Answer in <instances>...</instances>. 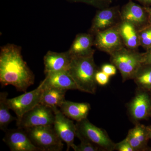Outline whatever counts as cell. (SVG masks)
<instances>
[{
    "label": "cell",
    "instance_id": "cell-26",
    "mask_svg": "<svg viewBox=\"0 0 151 151\" xmlns=\"http://www.w3.org/2000/svg\"><path fill=\"white\" fill-rule=\"evenodd\" d=\"M95 81L97 84L100 86H105L106 85L110 79V76L103 72L102 70L97 71L95 74Z\"/></svg>",
    "mask_w": 151,
    "mask_h": 151
},
{
    "label": "cell",
    "instance_id": "cell-21",
    "mask_svg": "<svg viewBox=\"0 0 151 151\" xmlns=\"http://www.w3.org/2000/svg\"><path fill=\"white\" fill-rule=\"evenodd\" d=\"M8 95L7 92L0 93V129L4 132L8 129V127L11 122L17 120V117L15 118L10 113Z\"/></svg>",
    "mask_w": 151,
    "mask_h": 151
},
{
    "label": "cell",
    "instance_id": "cell-33",
    "mask_svg": "<svg viewBox=\"0 0 151 151\" xmlns=\"http://www.w3.org/2000/svg\"><path fill=\"white\" fill-rule=\"evenodd\" d=\"M149 92H150V95L151 97V89H150V91H149Z\"/></svg>",
    "mask_w": 151,
    "mask_h": 151
},
{
    "label": "cell",
    "instance_id": "cell-28",
    "mask_svg": "<svg viewBox=\"0 0 151 151\" xmlns=\"http://www.w3.org/2000/svg\"><path fill=\"white\" fill-rule=\"evenodd\" d=\"M110 76L116 75L117 72V68L113 64H105L101 67V70Z\"/></svg>",
    "mask_w": 151,
    "mask_h": 151
},
{
    "label": "cell",
    "instance_id": "cell-10",
    "mask_svg": "<svg viewBox=\"0 0 151 151\" xmlns=\"http://www.w3.org/2000/svg\"><path fill=\"white\" fill-rule=\"evenodd\" d=\"M52 109L55 115L53 128L59 138L66 143V151H68L74 145V139L76 137V125L73 120L66 117L59 108L56 107Z\"/></svg>",
    "mask_w": 151,
    "mask_h": 151
},
{
    "label": "cell",
    "instance_id": "cell-30",
    "mask_svg": "<svg viewBox=\"0 0 151 151\" xmlns=\"http://www.w3.org/2000/svg\"><path fill=\"white\" fill-rule=\"evenodd\" d=\"M145 7H150L151 0H135Z\"/></svg>",
    "mask_w": 151,
    "mask_h": 151
},
{
    "label": "cell",
    "instance_id": "cell-7",
    "mask_svg": "<svg viewBox=\"0 0 151 151\" xmlns=\"http://www.w3.org/2000/svg\"><path fill=\"white\" fill-rule=\"evenodd\" d=\"M55 113L51 108L39 104L23 116L17 122L18 128L22 129L53 125Z\"/></svg>",
    "mask_w": 151,
    "mask_h": 151
},
{
    "label": "cell",
    "instance_id": "cell-11",
    "mask_svg": "<svg viewBox=\"0 0 151 151\" xmlns=\"http://www.w3.org/2000/svg\"><path fill=\"white\" fill-rule=\"evenodd\" d=\"M128 113L135 124L150 116L151 110V97L147 91L138 89L134 97L128 106Z\"/></svg>",
    "mask_w": 151,
    "mask_h": 151
},
{
    "label": "cell",
    "instance_id": "cell-22",
    "mask_svg": "<svg viewBox=\"0 0 151 151\" xmlns=\"http://www.w3.org/2000/svg\"><path fill=\"white\" fill-rule=\"evenodd\" d=\"M133 79L138 89L150 91L151 89V64H143Z\"/></svg>",
    "mask_w": 151,
    "mask_h": 151
},
{
    "label": "cell",
    "instance_id": "cell-4",
    "mask_svg": "<svg viewBox=\"0 0 151 151\" xmlns=\"http://www.w3.org/2000/svg\"><path fill=\"white\" fill-rule=\"evenodd\" d=\"M24 129L33 144L41 151L63 150L64 144L55 131L53 125Z\"/></svg>",
    "mask_w": 151,
    "mask_h": 151
},
{
    "label": "cell",
    "instance_id": "cell-2",
    "mask_svg": "<svg viewBox=\"0 0 151 151\" xmlns=\"http://www.w3.org/2000/svg\"><path fill=\"white\" fill-rule=\"evenodd\" d=\"M94 54L72 57L68 70L78 90L92 94H95L97 90L95 77L98 71L94 62Z\"/></svg>",
    "mask_w": 151,
    "mask_h": 151
},
{
    "label": "cell",
    "instance_id": "cell-1",
    "mask_svg": "<svg viewBox=\"0 0 151 151\" xmlns=\"http://www.w3.org/2000/svg\"><path fill=\"white\" fill-rule=\"evenodd\" d=\"M35 76L24 60L20 46L8 44L0 51V83L11 85L19 92H26L34 84Z\"/></svg>",
    "mask_w": 151,
    "mask_h": 151
},
{
    "label": "cell",
    "instance_id": "cell-18",
    "mask_svg": "<svg viewBox=\"0 0 151 151\" xmlns=\"http://www.w3.org/2000/svg\"><path fill=\"white\" fill-rule=\"evenodd\" d=\"M118 26L125 47L137 50L140 46L138 30L129 23L124 21H122Z\"/></svg>",
    "mask_w": 151,
    "mask_h": 151
},
{
    "label": "cell",
    "instance_id": "cell-29",
    "mask_svg": "<svg viewBox=\"0 0 151 151\" xmlns=\"http://www.w3.org/2000/svg\"><path fill=\"white\" fill-rule=\"evenodd\" d=\"M143 64H151V47L143 53Z\"/></svg>",
    "mask_w": 151,
    "mask_h": 151
},
{
    "label": "cell",
    "instance_id": "cell-31",
    "mask_svg": "<svg viewBox=\"0 0 151 151\" xmlns=\"http://www.w3.org/2000/svg\"><path fill=\"white\" fill-rule=\"evenodd\" d=\"M145 7L148 14L149 23L151 26V7Z\"/></svg>",
    "mask_w": 151,
    "mask_h": 151
},
{
    "label": "cell",
    "instance_id": "cell-15",
    "mask_svg": "<svg viewBox=\"0 0 151 151\" xmlns=\"http://www.w3.org/2000/svg\"><path fill=\"white\" fill-rule=\"evenodd\" d=\"M94 36L88 33H81L76 35L68 51L71 57L82 56L94 53Z\"/></svg>",
    "mask_w": 151,
    "mask_h": 151
},
{
    "label": "cell",
    "instance_id": "cell-16",
    "mask_svg": "<svg viewBox=\"0 0 151 151\" xmlns=\"http://www.w3.org/2000/svg\"><path fill=\"white\" fill-rule=\"evenodd\" d=\"M59 109L67 118L79 122L87 118L91 106L89 103H76L65 100Z\"/></svg>",
    "mask_w": 151,
    "mask_h": 151
},
{
    "label": "cell",
    "instance_id": "cell-20",
    "mask_svg": "<svg viewBox=\"0 0 151 151\" xmlns=\"http://www.w3.org/2000/svg\"><path fill=\"white\" fill-rule=\"evenodd\" d=\"M45 84V83H44ZM67 90L44 86L40 104L52 108H59L65 100Z\"/></svg>",
    "mask_w": 151,
    "mask_h": 151
},
{
    "label": "cell",
    "instance_id": "cell-27",
    "mask_svg": "<svg viewBox=\"0 0 151 151\" xmlns=\"http://www.w3.org/2000/svg\"><path fill=\"white\" fill-rule=\"evenodd\" d=\"M115 150L119 151H135L126 138L115 144Z\"/></svg>",
    "mask_w": 151,
    "mask_h": 151
},
{
    "label": "cell",
    "instance_id": "cell-24",
    "mask_svg": "<svg viewBox=\"0 0 151 151\" xmlns=\"http://www.w3.org/2000/svg\"><path fill=\"white\" fill-rule=\"evenodd\" d=\"M68 2L83 3L94 7L98 9L110 6L113 0H66Z\"/></svg>",
    "mask_w": 151,
    "mask_h": 151
},
{
    "label": "cell",
    "instance_id": "cell-14",
    "mask_svg": "<svg viewBox=\"0 0 151 151\" xmlns=\"http://www.w3.org/2000/svg\"><path fill=\"white\" fill-rule=\"evenodd\" d=\"M71 58L68 50L61 52L49 50L43 58L45 75L58 71H68Z\"/></svg>",
    "mask_w": 151,
    "mask_h": 151
},
{
    "label": "cell",
    "instance_id": "cell-9",
    "mask_svg": "<svg viewBox=\"0 0 151 151\" xmlns=\"http://www.w3.org/2000/svg\"><path fill=\"white\" fill-rule=\"evenodd\" d=\"M118 26L96 33L94 35V46L110 55L126 47Z\"/></svg>",
    "mask_w": 151,
    "mask_h": 151
},
{
    "label": "cell",
    "instance_id": "cell-17",
    "mask_svg": "<svg viewBox=\"0 0 151 151\" xmlns=\"http://www.w3.org/2000/svg\"><path fill=\"white\" fill-rule=\"evenodd\" d=\"M45 85L65 90H76L74 80L68 71H61L45 75Z\"/></svg>",
    "mask_w": 151,
    "mask_h": 151
},
{
    "label": "cell",
    "instance_id": "cell-19",
    "mask_svg": "<svg viewBox=\"0 0 151 151\" xmlns=\"http://www.w3.org/2000/svg\"><path fill=\"white\" fill-rule=\"evenodd\" d=\"M126 138L135 151L144 150L149 138L147 127L139 123L135 124V127L129 130Z\"/></svg>",
    "mask_w": 151,
    "mask_h": 151
},
{
    "label": "cell",
    "instance_id": "cell-5",
    "mask_svg": "<svg viewBox=\"0 0 151 151\" xmlns=\"http://www.w3.org/2000/svg\"><path fill=\"white\" fill-rule=\"evenodd\" d=\"M76 137L82 138L98 146L102 150H115V144L109 137L107 132L96 127L87 118L76 122Z\"/></svg>",
    "mask_w": 151,
    "mask_h": 151
},
{
    "label": "cell",
    "instance_id": "cell-25",
    "mask_svg": "<svg viewBox=\"0 0 151 151\" xmlns=\"http://www.w3.org/2000/svg\"><path fill=\"white\" fill-rule=\"evenodd\" d=\"M78 139L81 141V143L78 145H76L75 144L71 147L75 151H98L101 150V149L98 146L82 138Z\"/></svg>",
    "mask_w": 151,
    "mask_h": 151
},
{
    "label": "cell",
    "instance_id": "cell-12",
    "mask_svg": "<svg viewBox=\"0 0 151 151\" xmlns=\"http://www.w3.org/2000/svg\"><path fill=\"white\" fill-rule=\"evenodd\" d=\"M122 21L132 24L138 31L150 25L148 14L145 6L129 0L121 9Z\"/></svg>",
    "mask_w": 151,
    "mask_h": 151
},
{
    "label": "cell",
    "instance_id": "cell-23",
    "mask_svg": "<svg viewBox=\"0 0 151 151\" xmlns=\"http://www.w3.org/2000/svg\"><path fill=\"white\" fill-rule=\"evenodd\" d=\"M140 45L147 50L151 47V26L138 31Z\"/></svg>",
    "mask_w": 151,
    "mask_h": 151
},
{
    "label": "cell",
    "instance_id": "cell-3",
    "mask_svg": "<svg viewBox=\"0 0 151 151\" xmlns=\"http://www.w3.org/2000/svg\"><path fill=\"white\" fill-rule=\"evenodd\" d=\"M111 63L120 71L123 82L133 79L143 64V53L124 47L110 55Z\"/></svg>",
    "mask_w": 151,
    "mask_h": 151
},
{
    "label": "cell",
    "instance_id": "cell-13",
    "mask_svg": "<svg viewBox=\"0 0 151 151\" xmlns=\"http://www.w3.org/2000/svg\"><path fill=\"white\" fill-rule=\"evenodd\" d=\"M3 141L11 151H41L33 144L24 129H8Z\"/></svg>",
    "mask_w": 151,
    "mask_h": 151
},
{
    "label": "cell",
    "instance_id": "cell-8",
    "mask_svg": "<svg viewBox=\"0 0 151 151\" xmlns=\"http://www.w3.org/2000/svg\"><path fill=\"white\" fill-rule=\"evenodd\" d=\"M121 9L118 5L97 10L88 32L94 36L97 32L118 26L122 21Z\"/></svg>",
    "mask_w": 151,
    "mask_h": 151
},
{
    "label": "cell",
    "instance_id": "cell-32",
    "mask_svg": "<svg viewBox=\"0 0 151 151\" xmlns=\"http://www.w3.org/2000/svg\"><path fill=\"white\" fill-rule=\"evenodd\" d=\"M149 139H151V126L147 127Z\"/></svg>",
    "mask_w": 151,
    "mask_h": 151
},
{
    "label": "cell",
    "instance_id": "cell-34",
    "mask_svg": "<svg viewBox=\"0 0 151 151\" xmlns=\"http://www.w3.org/2000/svg\"><path fill=\"white\" fill-rule=\"evenodd\" d=\"M150 116H151V110L150 111Z\"/></svg>",
    "mask_w": 151,
    "mask_h": 151
},
{
    "label": "cell",
    "instance_id": "cell-6",
    "mask_svg": "<svg viewBox=\"0 0 151 151\" xmlns=\"http://www.w3.org/2000/svg\"><path fill=\"white\" fill-rule=\"evenodd\" d=\"M44 83V79L34 90L8 99L9 107L16 115L17 118L16 122L19 121L26 113L40 104Z\"/></svg>",
    "mask_w": 151,
    "mask_h": 151
}]
</instances>
